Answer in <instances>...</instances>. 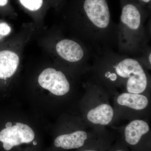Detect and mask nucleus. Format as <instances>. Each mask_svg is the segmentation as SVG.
<instances>
[{"label":"nucleus","instance_id":"nucleus-1","mask_svg":"<svg viewBox=\"0 0 151 151\" xmlns=\"http://www.w3.org/2000/svg\"><path fill=\"white\" fill-rule=\"evenodd\" d=\"M86 76L100 84L111 98L115 94L128 92L151 96V77L139 60L106 50L94 57Z\"/></svg>","mask_w":151,"mask_h":151},{"label":"nucleus","instance_id":"nucleus-2","mask_svg":"<svg viewBox=\"0 0 151 151\" xmlns=\"http://www.w3.org/2000/svg\"><path fill=\"white\" fill-rule=\"evenodd\" d=\"M75 2L82 22L84 45L95 55L118 48V26L111 18L108 0H75Z\"/></svg>","mask_w":151,"mask_h":151},{"label":"nucleus","instance_id":"nucleus-3","mask_svg":"<svg viewBox=\"0 0 151 151\" xmlns=\"http://www.w3.org/2000/svg\"><path fill=\"white\" fill-rule=\"evenodd\" d=\"M122 13L117 27L120 54L132 56L142 54L147 47V32L145 23L150 10L132 1L121 4Z\"/></svg>","mask_w":151,"mask_h":151},{"label":"nucleus","instance_id":"nucleus-4","mask_svg":"<svg viewBox=\"0 0 151 151\" xmlns=\"http://www.w3.org/2000/svg\"><path fill=\"white\" fill-rule=\"evenodd\" d=\"M88 77L83 83L84 92L80 103L81 119L93 129L100 131L115 126L112 98L100 84Z\"/></svg>","mask_w":151,"mask_h":151},{"label":"nucleus","instance_id":"nucleus-5","mask_svg":"<svg viewBox=\"0 0 151 151\" xmlns=\"http://www.w3.org/2000/svg\"><path fill=\"white\" fill-rule=\"evenodd\" d=\"M112 101L115 113L114 126L122 121L150 119L151 96L122 92L114 95Z\"/></svg>","mask_w":151,"mask_h":151},{"label":"nucleus","instance_id":"nucleus-6","mask_svg":"<svg viewBox=\"0 0 151 151\" xmlns=\"http://www.w3.org/2000/svg\"><path fill=\"white\" fill-rule=\"evenodd\" d=\"M150 122L149 119H135L125 125L113 126L111 128L130 151H151Z\"/></svg>","mask_w":151,"mask_h":151},{"label":"nucleus","instance_id":"nucleus-7","mask_svg":"<svg viewBox=\"0 0 151 151\" xmlns=\"http://www.w3.org/2000/svg\"><path fill=\"white\" fill-rule=\"evenodd\" d=\"M39 84L58 97H63L70 92V84L62 71L54 68H46L40 73L38 78Z\"/></svg>","mask_w":151,"mask_h":151},{"label":"nucleus","instance_id":"nucleus-8","mask_svg":"<svg viewBox=\"0 0 151 151\" xmlns=\"http://www.w3.org/2000/svg\"><path fill=\"white\" fill-rule=\"evenodd\" d=\"M35 134L29 126L21 123L6 128L0 132V142L3 143L6 151L10 150L14 147L22 144L30 143L34 140Z\"/></svg>","mask_w":151,"mask_h":151},{"label":"nucleus","instance_id":"nucleus-9","mask_svg":"<svg viewBox=\"0 0 151 151\" xmlns=\"http://www.w3.org/2000/svg\"><path fill=\"white\" fill-rule=\"evenodd\" d=\"M19 63L18 55L9 50L0 51V78L5 80L15 73Z\"/></svg>","mask_w":151,"mask_h":151},{"label":"nucleus","instance_id":"nucleus-10","mask_svg":"<svg viewBox=\"0 0 151 151\" xmlns=\"http://www.w3.org/2000/svg\"><path fill=\"white\" fill-rule=\"evenodd\" d=\"M116 137L114 130L107 129L95 140L77 151H108Z\"/></svg>","mask_w":151,"mask_h":151},{"label":"nucleus","instance_id":"nucleus-11","mask_svg":"<svg viewBox=\"0 0 151 151\" xmlns=\"http://www.w3.org/2000/svg\"><path fill=\"white\" fill-rule=\"evenodd\" d=\"M19 1L23 6L31 12H36L40 9L43 4V0H19Z\"/></svg>","mask_w":151,"mask_h":151},{"label":"nucleus","instance_id":"nucleus-12","mask_svg":"<svg viewBox=\"0 0 151 151\" xmlns=\"http://www.w3.org/2000/svg\"><path fill=\"white\" fill-rule=\"evenodd\" d=\"M108 151H130L129 149L125 145L119 136L116 134V137Z\"/></svg>","mask_w":151,"mask_h":151},{"label":"nucleus","instance_id":"nucleus-13","mask_svg":"<svg viewBox=\"0 0 151 151\" xmlns=\"http://www.w3.org/2000/svg\"><path fill=\"white\" fill-rule=\"evenodd\" d=\"M11 31V27L7 24L5 22L0 23V35H7L10 33Z\"/></svg>","mask_w":151,"mask_h":151},{"label":"nucleus","instance_id":"nucleus-14","mask_svg":"<svg viewBox=\"0 0 151 151\" xmlns=\"http://www.w3.org/2000/svg\"><path fill=\"white\" fill-rule=\"evenodd\" d=\"M130 1H133L142 6L151 10V0H130Z\"/></svg>","mask_w":151,"mask_h":151},{"label":"nucleus","instance_id":"nucleus-15","mask_svg":"<svg viewBox=\"0 0 151 151\" xmlns=\"http://www.w3.org/2000/svg\"><path fill=\"white\" fill-rule=\"evenodd\" d=\"M12 124L11 122H8V123H7L6 124V128H9V127H11L12 126Z\"/></svg>","mask_w":151,"mask_h":151},{"label":"nucleus","instance_id":"nucleus-16","mask_svg":"<svg viewBox=\"0 0 151 151\" xmlns=\"http://www.w3.org/2000/svg\"><path fill=\"white\" fill-rule=\"evenodd\" d=\"M130 0H120V2H121V4H124V3L127 2L129 1Z\"/></svg>","mask_w":151,"mask_h":151},{"label":"nucleus","instance_id":"nucleus-17","mask_svg":"<svg viewBox=\"0 0 151 151\" xmlns=\"http://www.w3.org/2000/svg\"><path fill=\"white\" fill-rule=\"evenodd\" d=\"M33 144L34 145H36L37 144V143L36 141H34L33 142Z\"/></svg>","mask_w":151,"mask_h":151}]
</instances>
